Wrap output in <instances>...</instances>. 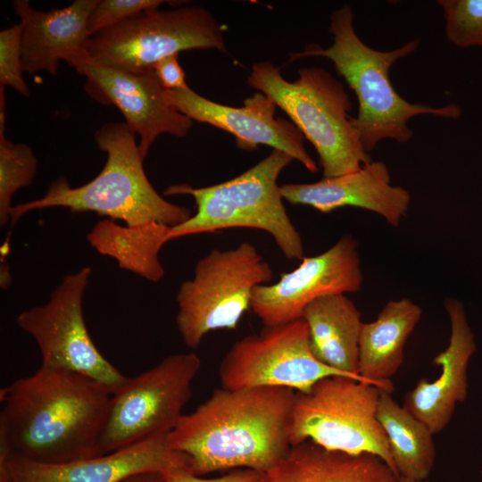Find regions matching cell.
I'll return each mask as SVG.
<instances>
[{"mask_svg": "<svg viewBox=\"0 0 482 482\" xmlns=\"http://www.w3.org/2000/svg\"><path fill=\"white\" fill-rule=\"evenodd\" d=\"M111 398L91 378L40 366L0 389V458L57 464L103 455Z\"/></svg>", "mask_w": 482, "mask_h": 482, "instance_id": "cell-1", "label": "cell"}, {"mask_svg": "<svg viewBox=\"0 0 482 482\" xmlns=\"http://www.w3.org/2000/svg\"><path fill=\"white\" fill-rule=\"evenodd\" d=\"M296 392L279 386L215 389L168 434L196 476L243 468L265 473L289 452Z\"/></svg>", "mask_w": 482, "mask_h": 482, "instance_id": "cell-2", "label": "cell"}, {"mask_svg": "<svg viewBox=\"0 0 482 482\" xmlns=\"http://www.w3.org/2000/svg\"><path fill=\"white\" fill-rule=\"evenodd\" d=\"M329 30L333 44L328 48L312 44L303 52L291 54V60L322 56L333 62L337 73L357 96L358 113L353 118V124L367 153L382 140L409 142L413 132L408 122L414 116L432 114L445 119L461 116V109L457 104L432 107L412 104L394 88L389 79L391 67L399 59L412 54L420 43V38L391 51L375 50L362 42L355 32L353 12L347 4L331 12Z\"/></svg>", "mask_w": 482, "mask_h": 482, "instance_id": "cell-3", "label": "cell"}, {"mask_svg": "<svg viewBox=\"0 0 482 482\" xmlns=\"http://www.w3.org/2000/svg\"><path fill=\"white\" fill-rule=\"evenodd\" d=\"M135 137L125 122L102 125L95 132L98 148L107 154L102 170L76 187L60 176L42 197L13 205L11 225L29 212L53 207L96 212L129 227L152 221L173 227L186 221L193 215L190 209L167 201L150 183Z\"/></svg>", "mask_w": 482, "mask_h": 482, "instance_id": "cell-4", "label": "cell"}, {"mask_svg": "<svg viewBox=\"0 0 482 482\" xmlns=\"http://www.w3.org/2000/svg\"><path fill=\"white\" fill-rule=\"evenodd\" d=\"M247 83L272 99L312 144L324 179L356 171L372 162L353 127L352 103L343 84L325 69L301 68L298 78L288 81L270 62H257Z\"/></svg>", "mask_w": 482, "mask_h": 482, "instance_id": "cell-5", "label": "cell"}, {"mask_svg": "<svg viewBox=\"0 0 482 482\" xmlns=\"http://www.w3.org/2000/svg\"><path fill=\"white\" fill-rule=\"evenodd\" d=\"M293 161L287 153L273 149L229 180L204 187L186 183L170 186L164 195H190L196 205L189 219L170 227V240L232 228L256 229L270 234L286 258L303 259L302 238L287 212L278 185L279 174Z\"/></svg>", "mask_w": 482, "mask_h": 482, "instance_id": "cell-6", "label": "cell"}, {"mask_svg": "<svg viewBox=\"0 0 482 482\" xmlns=\"http://www.w3.org/2000/svg\"><path fill=\"white\" fill-rule=\"evenodd\" d=\"M379 390L366 381L331 376L307 392H296L288 428L291 445L310 440L330 451L372 453L397 473L377 419Z\"/></svg>", "mask_w": 482, "mask_h": 482, "instance_id": "cell-7", "label": "cell"}, {"mask_svg": "<svg viewBox=\"0 0 482 482\" xmlns=\"http://www.w3.org/2000/svg\"><path fill=\"white\" fill-rule=\"evenodd\" d=\"M272 277L270 264L250 242L210 251L177 293L176 324L183 343L195 349L210 331L235 328L251 308L254 288Z\"/></svg>", "mask_w": 482, "mask_h": 482, "instance_id": "cell-8", "label": "cell"}, {"mask_svg": "<svg viewBox=\"0 0 482 482\" xmlns=\"http://www.w3.org/2000/svg\"><path fill=\"white\" fill-rule=\"evenodd\" d=\"M224 30L202 6L154 9L91 36L87 54L102 65L140 73L164 57L186 50L227 53Z\"/></svg>", "mask_w": 482, "mask_h": 482, "instance_id": "cell-9", "label": "cell"}, {"mask_svg": "<svg viewBox=\"0 0 482 482\" xmlns=\"http://www.w3.org/2000/svg\"><path fill=\"white\" fill-rule=\"evenodd\" d=\"M201 368L195 353H176L141 374L129 378L112 395L100 438L104 454L151 436L170 433L192 395V383Z\"/></svg>", "mask_w": 482, "mask_h": 482, "instance_id": "cell-10", "label": "cell"}, {"mask_svg": "<svg viewBox=\"0 0 482 482\" xmlns=\"http://www.w3.org/2000/svg\"><path fill=\"white\" fill-rule=\"evenodd\" d=\"M91 273L87 266L65 275L45 304L21 312L16 323L36 341L40 366L82 374L113 395L129 378L105 359L87 331L83 298Z\"/></svg>", "mask_w": 482, "mask_h": 482, "instance_id": "cell-11", "label": "cell"}, {"mask_svg": "<svg viewBox=\"0 0 482 482\" xmlns=\"http://www.w3.org/2000/svg\"><path fill=\"white\" fill-rule=\"evenodd\" d=\"M219 376L231 390L259 386L287 387L304 393L319 380L345 376L362 380L320 362L313 354L305 320L265 326L237 341L224 355ZM364 381V380H362Z\"/></svg>", "mask_w": 482, "mask_h": 482, "instance_id": "cell-12", "label": "cell"}, {"mask_svg": "<svg viewBox=\"0 0 482 482\" xmlns=\"http://www.w3.org/2000/svg\"><path fill=\"white\" fill-rule=\"evenodd\" d=\"M66 62L86 78L84 87L90 97L121 112L125 123L139 137L143 160L160 135L183 137L192 128L194 120L166 102V89L153 68L140 73L124 71L98 63L87 52Z\"/></svg>", "mask_w": 482, "mask_h": 482, "instance_id": "cell-13", "label": "cell"}, {"mask_svg": "<svg viewBox=\"0 0 482 482\" xmlns=\"http://www.w3.org/2000/svg\"><path fill=\"white\" fill-rule=\"evenodd\" d=\"M362 281L357 241L345 235L326 252L303 257L297 268L282 274L277 283L256 287L251 309L264 326L285 324L301 319L312 301L357 292Z\"/></svg>", "mask_w": 482, "mask_h": 482, "instance_id": "cell-14", "label": "cell"}, {"mask_svg": "<svg viewBox=\"0 0 482 482\" xmlns=\"http://www.w3.org/2000/svg\"><path fill=\"white\" fill-rule=\"evenodd\" d=\"M166 102L180 113L230 133L237 146L254 150L259 145L280 150L301 162L309 171L318 166L303 145V135L292 122L275 116L277 105L269 96L257 92L244 101L242 107H231L211 101L189 87L165 90Z\"/></svg>", "mask_w": 482, "mask_h": 482, "instance_id": "cell-15", "label": "cell"}, {"mask_svg": "<svg viewBox=\"0 0 482 482\" xmlns=\"http://www.w3.org/2000/svg\"><path fill=\"white\" fill-rule=\"evenodd\" d=\"M168 434L64 463H43L18 456L0 458V482H120L139 473L188 470L186 456L170 446Z\"/></svg>", "mask_w": 482, "mask_h": 482, "instance_id": "cell-16", "label": "cell"}, {"mask_svg": "<svg viewBox=\"0 0 482 482\" xmlns=\"http://www.w3.org/2000/svg\"><path fill=\"white\" fill-rule=\"evenodd\" d=\"M280 191L291 204L308 205L322 213L345 206L358 207L379 214L394 227L406 215L411 201L405 188L391 185L388 168L380 161L314 183L284 184Z\"/></svg>", "mask_w": 482, "mask_h": 482, "instance_id": "cell-17", "label": "cell"}, {"mask_svg": "<svg viewBox=\"0 0 482 482\" xmlns=\"http://www.w3.org/2000/svg\"><path fill=\"white\" fill-rule=\"evenodd\" d=\"M445 309L451 322L448 346L433 359L441 367V375L435 381L420 378L405 395L403 407L437 434L450 423L456 404L466 400L467 370L476 351L474 334L470 328L463 304L448 298Z\"/></svg>", "mask_w": 482, "mask_h": 482, "instance_id": "cell-18", "label": "cell"}, {"mask_svg": "<svg viewBox=\"0 0 482 482\" xmlns=\"http://www.w3.org/2000/svg\"><path fill=\"white\" fill-rule=\"evenodd\" d=\"M97 0H75L63 8L36 10L28 0L12 3L22 25L21 58L24 72L46 71L55 76L61 60L87 52V18Z\"/></svg>", "mask_w": 482, "mask_h": 482, "instance_id": "cell-19", "label": "cell"}, {"mask_svg": "<svg viewBox=\"0 0 482 482\" xmlns=\"http://www.w3.org/2000/svg\"><path fill=\"white\" fill-rule=\"evenodd\" d=\"M259 482H400V477L378 455L330 451L307 440L291 446Z\"/></svg>", "mask_w": 482, "mask_h": 482, "instance_id": "cell-20", "label": "cell"}, {"mask_svg": "<svg viewBox=\"0 0 482 482\" xmlns=\"http://www.w3.org/2000/svg\"><path fill=\"white\" fill-rule=\"evenodd\" d=\"M421 308L408 298L388 302L370 323H362L359 340V375L393 393L390 380L403 362V348L419 323Z\"/></svg>", "mask_w": 482, "mask_h": 482, "instance_id": "cell-21", "label": "cell"}, {"mask_svg": "<svg viewBox=\"0 0 482 482\" xmlns=\"http://www.w3.org/2000/svg\"><path fill=\"white\" fill-rule=\"evenodd\" d=\"M361 316L352 300L337 294L312 301L302 318L308 326L312 351L320 362L368 382L358 370Z\"/></svg>", "mask_w": 482, "mask_h": 482, "instance_id": "cell-22", "label": "cell"}, {"mask_svg": "<svg viewBox=\"0 0 482 482\" xmlns=\"http://www.w3.org/2000/svg\"><path fill=\"white\" fill-rule=\"evenodd\" d=\"M170 226L155 221L129 227L104 219L92 228L87 239L100 254L114 259L120 269L158 282L165 273L159 253L170 241Z\"/></svg>", "mask_w": 482, "mask_h": 482, "instance_id": "cell-23", "label": "cell"}, {"mask_svg": "<svg viewBox=\"0 0 482 482\" xmlns=\"http://www.w3.org/2000/svg\"><path fill=\"white\" fill-rule=\"evenodd\" d=\"M379 390L377 419L382 426L399 477L425 480L436 459L434 434L429 428L392 397Z\"/></svg>", "mask_w": 482, "mask_h": 482, "instance_id": "cell-24", "label": "cell"}, {"mask_svg": "<svg viewBox=\"0 0 482 482\" xmlns=\"http://www.w3.org/2000/svg\"><path fill=\"white\" fill-rule=\"evenodd\" d=\"M5 109H0V225L10 221L12 198L20 189L32 184L37 159L30 146L15 144L5 137Z\"/></svg>", "mask_w": 482, "mask_h": 482, "instance_id": "cell-25", "label": "cell"}, {"mask_svg": "<svg viewBox=\"0 0 482 482\" xmlns=\"http://www.w3.org/2000/svg\"><path fill=\"white\" fill-rule=\"evenodd\" d=\"M447 39L461 48L482 47V0H438Z\"/></svg>", "mask_w": 482, "mask_h": 482, "instance_id": "cell-26", "label": "cell"}, {"mask_svg": "<svg viewBox=\"0 0 482 482\" xmlns=\"http://www.w3.org/2000/svg\"><path fill=\"white\" fill-rule=\"evenodd\" d=\"M21 22L0 31V89L11 87L22 96H29V88L23 78Z\"/></svg>", "mask_w": 482, "mask_h": 482, "instance_id": "cell-27", "label": "cell"}, {"mask_svg": "<svg viewBox=\"0 0 482 482\" xmlns=\"http://www.w3.org/2000/svg\"><path fill=\"white\" fill-rule=\"evenodd\" d=\"M170 1L163 0H97L87 18V30L93 36L104 29L144 12L159 9Z\"/></svg>", "mask_w": 482, "mask_h": 482, "instance_id": "cell-28", "label": "cell"}, {"mask_svg": "<svg viewBox=\"0 0 482 482\" xmlns=\"http://www.w3.org/2000/svg\"><path fill=\"white\" fill-rule=\"evenodd\" d=\"M165 482H259L262 474L248 469L237 470L214 478H203L187 469H174L162 473Z\"/></svg>", "mask_w": 482, "mask_h": 482, "instance_id": "cell-29", "label": "cell"}, {"mask_svg": "<svg viewBox=\"0 0 482 482\" xmlns=\"http://www.w3.org/2000/svg\"><path fill=\"white\" fill-rule=\"evenodd\" d=\"M178 56L179 54H173L164 57L153 66L161 84L167 90H180L188 87Z\"/></svg>", "mask_w": 482, "mask_h": 482, "instance_id": "cell-30", "label": "cell"}, {"mask_svg": "<svg viewBox=\"0 0 482 482\" xmlns=\"http://www.w3.org/2000/svg\"><path fill=\"white\" fill-rule=\"evenodd\" d=\"M120 482H165L162 473H139L132 475Z\"/></svg>", "mask_w": 482, "mask_h": 482, "instance_id": "cell-31", "label": "cell"}, {"mask_svg": "<svg viewBox=\"0 0 482 482\" xmlns=\"http://www.w3.org/2000/svg\"><path fill=\"white\" fill-rule=\"evenodd\" d=\"M400 482H423V481H416V480H411V479L400 477Z\"/></svg>", "mask_w": 482, "mask_h": 482, "instance_id": "cell-32", "label": "cell"}]
</instances>
